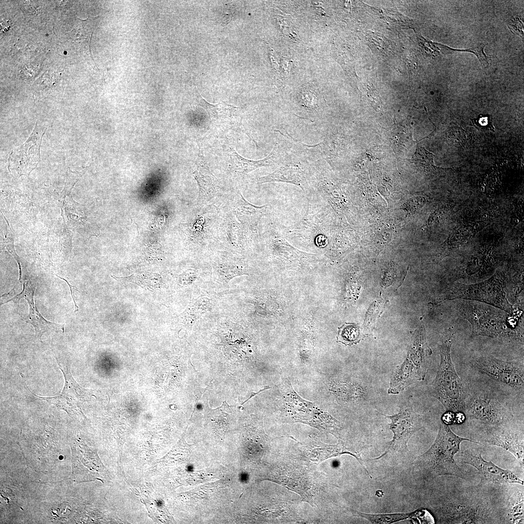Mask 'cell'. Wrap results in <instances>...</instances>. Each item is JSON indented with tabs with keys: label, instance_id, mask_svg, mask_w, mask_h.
I'll use <instances>...</instances> for the list:
<instances>
[{
	"label": "cell",
	"instance_id": "6da1fadb",
	"mask_svg": "<svg viewBox=\"0 0 524 524\" xmlns=\"http://www.w3.org/2000/svg\"><path fill=\"white\" fill-rule=\"evenodd\" d=\"M481 485L449 491L438 505L439 522L443 524L504 523L503 513L495 509Z\"/></svg>",
	"mask_w": 524,
	"mask_h": 524
},
{
	"label": "cell",
	"instance_id": "7a4b0ae2",
	"mask_svg": "<svg viewBox=\"0 0 524 524\" xmlns=\"http://www.w3.org/2000/svg\"><path fill=\"white\" fill-rule=\"evenodd\" d=\"M464 441L479 443L457 435L449 425L441 421L434 443L426 452L417 457L416 467L427 476L452 475L466 479L468 475L458 466L454 458L460 451L461 443Z\"/></svg>",
	"mask_w": 524,
	"mask_h": 524
},
{
	"label": "cell",
	"instance_id": "3957f363",
	"mask_svg": "<svg viewBox=\"0 0 524 524\" xmlns=\"http://www.w3.org/2000/svg\"><path fill=\"white\" fill-rule=\"evenodd\" d=\"M453 339V334L448 333L440 344V362L436 376L429 387V393L442 404L446 410L464 412L465 397L462 381L451 358Z\"/></svg>",
	"mask_w": 524,
	"mask_h": 524
},
{
	"label": "cell",
	"instance_id": "277c9868",
	"mask_svg": "<svg viewBox=\"0 0 524 524\" xmlns=\"http://www.w3.org/2000/svg\"><path fill=\"white\" fill-rule=\"evenodd\" d=\"M431 355L425 328L422 327L415 332L405 360L393 373L389 393L398 394L415 382L423 380L428 368L429 357Z\"/></svg>",
	"mask_w": 524,
	"mask_h": 524
},
{
	"label": "cell",
	"instance_id": "5b68a950",
	"mask_svg": "<svg viewBox=\"0 0 524 524\" xmlns=\"http://www.w3.org/2000/svg\"><path fill=\"white\" fill-rule=\"evenodd\" d=\"M504 281L503 276L497 273L480 283L471 285L457 283L447 292L446 298L476 300L512 313L513 307L507 299Z\"/></svg>",
	"mask_w": 524,
	"mask_h": 524
},
{
	"label": "cell",
	"instance_id": "8992f818",
	"mask_svg": "<svg viewBox=\"0 0 524 524\" xmlns=\"http://www.w3.org/2000/svg\"><path fill=\"white\" fill-rule=\"evenodd\" d=\"M466 419L477 423L483 428L511 421L510 410L491 393L477 391L465 399Z\"/></svg>",
	"mask_w": 524,
	"mask_h": 524
},
{
	"label": "cell",
	"instance_id": "52a82bcc",
	"mask_svg": "<svg viewBox=\"0 0 524 524\" xmlns=\"http://www.w3.org/2000/svg\"><path fill=\"white\" fill-rule=\"evenodd\" d=\"M384 416L391 420L390 429L393 436L385 453L375 458L377 459L391 453L408 452L407 444L409 439L424 426L423 416L415 411L409 400L401 403L397 413Z\"/></svg>",
	"mask_w": 524,
	"mask_h": 524
},
{
	"label": "cell",
	"instance_id": "ba28073f",
	"mask_svg": "<svg viewBox=\"0 0 524 524\" xmlns=\"http://www.w3.org/2000/svg\"><path fill=\"white\" fill-rule=\"evenodd\" d=\"M462 306L465 318L472 327L471 336L497 338L510 335L507 330L502 312L489 306L474 301H465Z\"/></svg>",
	"mask_w": 524,
	"mask_h": 524
},
{
	"label": "cell",
	"instance_id": "9c48e42d",
	"mask_svg": "<svg viewBox=\"0 0 524 524\" xmlns=\"http://www.w3.org/2000/svg\"><path fill=\"white\" fill-rule=\"evenodd\" d=\"M314 169L306 162L299 159H283L271 173L256 179L257 184L267 182H284L296 185L308 197L312 193V180Z\"/></svg>",
	"mask_w": 524,
	"mask_h": 524
},
{
	"label": "cell",
	"instance_id": "30bf717a",
	"mask_svg": "<svg viewBox=\"0 0 524 524\" xmlns=\"http://www.w3.org/2000/svg\"><path fill=\"white\" fill-rule=\"evenodd\" d=\"M482 446L468 447L459 451L460 462L474 467L478 472L481 481L479 484H493L500 486L507 484L524 485V481L513 472L501 468L491 461H487L482 457Z\"/></svg>",
	"mask_w": 524,
	"mask_h": 524
},
{
	"label": "cell",
	"instance_id": "8fae6325",
	"mask_svg": "<svg viewBox=\"0 0 524 524\" xmlns=\"http://www.w3.org/2000/svg\"><path fill=\"white\" fill-rule=\"evenodd\" d=\"M473 367L493 380L512 388L523 389L524 366L515 360L508 361L492 356H484L475 360Z\"/></svg>",
	"mask_w": 524,
	"mask_h": 524
},
{
	"label": "cell",
	"instance_id": "7c38bea8",
	"mask_svg": "<svg viewBox=\"0 0 524 524\" xmlns=\"http://www.w3.org/2000/svg\"><path fill=\"white\" fill-rule=\"evenodd\" d=\"M477 440L481 444L494 445L505 449L511 453L524 467L523 430L511 425L510 421L482 428Z\"/></svg>",
	"mask_w": 524,
	"mask_h": 524
},
{
	"label": "cell",
	"instance_id": "4fadbf2b",
	"mask_svg": "<svg viewBox=\"0 0 524 524\" xmlns=\"http://www.w3.org/2000/svg\"><path fill=\"white\" fill-rule=\"evenodd\" d=\"M57 360V359H56ZM58 367L65 377V384L61 393L53 397L38 396L42 400L55 406L57 409L66 412L69 415L76 414L81 411V406L86 400L91 390L80 386L74 379L70 371V365H62L57 360Z\"/></svg>",
	"mask_w": 524,
	"mask_h": 524
},
{
	"label": "cell",
	"instance_id": "5bb4252c",
	"mask_svg": "<svg viewBox=\"0 0 524 524\" xmlns=\"http://www.w3.org/2000/svg\"><path fill=\"white\" fill-rule=\"evenodd\" d=\"M22 291L4 303L13 301L18 304L20 299L25 298L28 301L29 308V314L26 322L32 325L35 329L36 338L41 341L43 334L49 330L56 332H64V325L59 324L46 320L38 311L33 300V295L35 287L30 280L24 281ZM3 303V304H4Z\"/></svg>",
	"mask_w": 524,
	"mask_h": 524
},
{
	"label": "cell",
	"instance_id": "9a60e30c",
	"mask_svg": "<svg viewBox=\"0 0 524 524\" xmlns=\"http://www.w3.org/2000/svg\"><path fill=\"white\" fill-rule=\"evenodd\" d=\"M46 129L38 127L37 123L27 141L13 150L9 158V165L21 168L33 169L40 161L42 138Z\"/></svg>",
	"mask_w": 524,
	"mask_h": 524
},
{
	"label": "cell",
	"instance_id": "2e32d148",
	"mask_svg": "<svg viewBox=\"0 0 524 524\" xmlns=\"http://www.w3.org/2000/svg\"><path fill=\"white\" fill-rule=\"evenodd\" d=\"M268 209V205H254L238 193L235 203V214L244 229L252 238L257 237L259 221Z\"/></svg>",
	"mask_w": 524,
	"mask_h": 524
},
{
	"label": "cell",
	"instance_id": "e0dca14e",
	"mask_svg": "<svg viewBox=\"0 0 524 524\" xmlns=\"http://www.w3.org/2000/svg\"><path fill=\"white\" fill-rule=\"evenodd\" d=\"M198 189L200 200L208 201L214 197L218 191V183L206 163L202 150H199L194 172Z\"/></svg>",
	"mask_w": 524,
	"mask_h": 524
},
{
	"label": "cell",
	"instance_id": "ac0fdd59",
	"mask_svg": "<svg viewBox=\"0 0 524 524\" xmlns=\"http://www.w3.org/2000/svg\"><path fill=\"white\" fill-rule=\"evenodd\" d=\"M278 146L276 144L272 151L265 158L252 160L246 159L240 156L233 148H230L229 156L232 169L235 172L246 174L262 167L278 164L281 160L279 158Z\"/></svg>",
	"mask_w": 524,
	"mask_h": 524
},
{
	"label": "cell",
	"instance_id": "d6986e66",
	"mask_svg": "<svg viewBox=\"0 0 524 524\" xmlns=\"http://www.w3.org/2000/svg\"><path fill=\"white\" fill-rule=\"evenodd\" d=\"M511 487L503 501L506 523H524V489Z\"/></svg>",
	"mask_w": 524,
	"mask_h": 524
},
{
	"label": "cell",
	"instance_id": "ffe728a7",
	"mask_svg": "<svg viewBox=\"0 0 524 524\" xmlns=\"http://www.w3.org/2000/svg\"><path fill=\"white\" fill-rule=\"evenodd\" d=\"M199 96V104L205 109L210 117L213 121H232L237 115L238 108L233 105L222 101L216 104H212L208 102L200 95Z\"/></svg>",
	"mask_w": 524,
	"mask_h": 524
},
{
	"label": "cell",
	"instance_id": "44dd1931",
	"mask_svg": "<svg viewBox=\"0 0 524 524\" xmlns=\"http://www.w3.org/2000/svg\"><path fill=\"white\" fill-rule=\"evenodd\" d=\"M211 306L210 300L207 297L198 299L193 304L187 306L184 312L180 315V319L182 323L186 325H193L208 310Z\"/></svg>",
	"mask_w": 524,
	"mask_h": 524
},
{
	"label": "cell",
	"instance_id": "7402d4cb",
	"mask_svg": "<svg viewBox=\"0 0 524 524\" xmlns=\"http://www.w3.org/2000/svg\"><path fill=\"white\" fill-rule=\"evenodd\" d=\"M354 513L364 518L372 524H392L393 523L412 519L417 516L420 511L417 510L410 513L372 514L353 510Z\"/></svg>",
	"mask_w": 524,
	"mask_h": 524
},
{
	"label": "cell",
	"instance_id": "603a6c76",
	"mask_svg": "<svg viewBox=\"0 0 524 524\" xmlns=\"http://www.w3.org/2000/svg\"><path fill=\"white\" fill-rule=\"evenodd\" d=\"M362 339L359 327L353 323H345L338 328L337 342L345 345H352Z\"/></svg>",
	"mask_w": 524,
	"mask_h": 524
},
{
	"label": "cell",
	"instance_id": "cb8c5ba5",
	"mask_svg": "<svg viewBox=\"0 0 524 524\" xmlns=\"http://www.w3.org/2000/svg\"><path fill=\"white\" fill-rule=\"evenodd\" d=\"M434 155L425 147L418 145L411 159V162L418 168L425 172L435 171L441 168L434 164Z\"/></svg>",
	"mask_w": 524,
	"mask_h": 524
},
{
	"label": "cell",
	"instance_id": "d4e9b609",
	"mask_svg": "<svg viewBox=\"0 0 524 524\" xmlns=\"http://www.w3.org/2000/svg\"><path fill=\"white\" fill-rule=\"evenodd\" d=\"M214 267L219 278L227 282L235 277L246 274L245 268L239 264L218 262Z\"/></svg>",
	"mask_w": 524,
	"mask_h": 524
},
{
	"label": "cell",
	"instance_id": "484cf974",
	"mask_svg": "<svg viewBox=\"0 0 524 524\" xmlns=\"http://www.w3.org/2000/svg\"><path fill=\"white\" fill-rule=\"evenodd\" d=\"M144 276L132 275L130 277L123 278H118L115 276L114 278L120 281L124 280L133 282L145 289L149 290H153L160 286L161 283V278H158L157 276H154V274L152 275H149V276H147L148 275Z\"/></svg>",
	"mask_w": 524,
	"mask_h": 524
},
{
	"label": "cell",
	"instance_id": "4316f807",
	"mask_svg": "<svg viewBox=\"0 0 524 524\" xmlns=\"http://www.w3.org/2000/svg\"><path fill=\"white\" fill-rule=\"evenodd\" d=\"M302 105L309 109H314L318 106V98L315 93L309 89H304L300 93Z\"/></svg>",
	"mask_w": 524,
	"mask_h": 524
},
{
	"label": "cell",
	"instance_id": "83f0119b",
	"mask_svg": "<svg viewBox=\"0 0 524 524\" xmlns=\"http://www.w3.org/2000/svg\"><path fill=\"white\" fill-rule=\"evenodd\" d=\"M485 46V44L480 43L476 46L475 45L472 48L469 49V52L474 53L477 56L482 67L484 68H487L489 65V57L486 56L484 51Z\"/></svg>",
	"mask_w": 524,
	"mask_h": 524
},
{
	"label": "cell",
	"instance_id": "f1b7e54d",
	"mask_svg": "<svg viewBox=\"0 0 524 524\" xmlns=\"http://www.w3.org/2000/svg\"><path fill=\"white\" fill-rule=\"evenodd\" d=\"M455 418V412L450 410H446L442 415L441 420L444 424L450 425L454 424Z\"/></svg>",
	"mask_w": 524,
	"mask_h": 524
},
{
	"label": "cell",
	"instance_id": "f546056e",
	"mask_svg": "<svg viewBox=\"0 0 524 524\" xmlns=\"http://www.w3.org/2000/svg\"><path fill=\"white\" fill-rule=\"evenodd\" d=\"M56 276L58 277H59V278H60L63 279L64 280H65L67 283V285L69 286L70 291V293H71V297L72 298V299L73 300L74 305H75V309L74 312H76L78 311H79V307L76 304V300H75V295H74V293L76 291H78V292H80V291L77 289L76 287H75L74 286H73L71 284H70L66 279H65L64 278H62V277H59V276H58L57 275H56Z\"/></svg>",
	"mask_w": 524,
	"mask_h": 524
},
{
	"label": "cell",
	"instance_id": "4dcf8cb0",
	"mask_svg": "<svg viewBox=\"0 0 524 524\" xmlns=\"http://www.w3.org/2000/svg\"><path fill=\"white\" fill-rule=\"evenodd\" d=\"M466 415L464 412L458 411L455 412V418L454 424L459 425L462 424L466 420Z\"/></svg>",
	"mask_w": 524,
	"mask_h": 524
}]
</instances>
